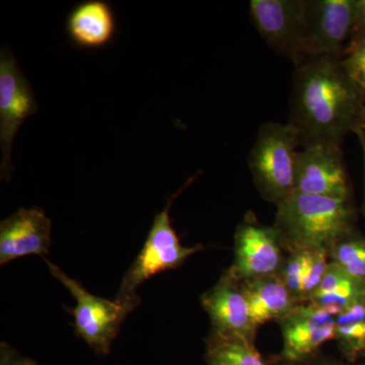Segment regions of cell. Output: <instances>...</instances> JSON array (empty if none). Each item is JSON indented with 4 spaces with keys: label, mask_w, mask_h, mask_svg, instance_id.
Listing matches in <instances>:
<instances>
[{
    "label": "cell",
    "mask_w": 365,
    "mask_h": 365,
    "mask_svg": "<svg viewBox=\"0 0 365 365\" xmlns=\"http://www.w3.org/2000/svg\"><path fill=\"white\" fill-rule=\"evenodd\" d=\"M52 222L40 208H21L0 223V265L37 255L51 246Z\"/></svg>",
    "instance_id": "13"
},
{
    "label": "cell",
    "mask_w": 365,
    "mask_h": 365,
    "mask_svg": "<svg viewBox=\"0 0 365 365\" xmlns=\"http://www.w3.org/2000/svg\"><path fill=\"white\" fill-rule=\"evenodd\" d=\"M38 112L32 86L18 66L14 53L6 46L0 51V146L1 180H9L14 170V136L24 122Z\"/></svg>",
    "instance_id": "7"
},
{
    "label": "cell",
    "mask_w": 365,
    "mask_h": 365,
    "mask_svg": "<svg viewBox=\"0 0 365 365\" xmlns=\"http://www.w3.org/2000/svg\"><path fill=\"white\" fill-rule=\"evenodd\" d=\"M341 63L353 83L365 95V41L347 53Z\"/></svg>",
    "instance_id": "21"
},
{
    "label": "cell",
    "mask_w": 365,
    "mask_h": 365,
    "mask_svg": "<svg viewBox=\"0 0 365 365\" xmlns=\"http://www.w3.org/2000/svg\"><path fill=\"white\" fill-rule=\"evenodd\" d=\"M200 302L210 318L211 331L256 342L258 329L252 322L242 282L230 268L210 289L201 295Z\"/></svg>",
    "instance_id": "12"
},
{
    "label": "cell",
    "mask_w": 365,
    "mask_h": 365,
    "mask_svg": "<svg viewBox=\"0 0 365 365\" xmlns=\"http://www.w3.org/2000/svg\"><path fill=\"white\" fill-rule=\"evenodd\" d=\"M365 41V0H356L355 4L354 16H353L351 29H350L349 38L343 54L354 49L356 46Z\"/></svg>",
    "instance_id": "22"
},
{
    "label": "cell",
    "mask_w": 365,
    "mask_h": 365,
    "mask_svg": "<svg viewBox=\"0 0 365 365\" xmlns=\"http://www.w3.org/2000/svg\"><path fill=\"white\" fill-rule=\"evenodd\" d=\"M356 0H307L302 56L340 59L349 38Z\"/></svg>",
    "instance_id": "9"
},
{
    "label": "cell",
    "mask_w": 365,
    "mask_h": 365,
    "mask_svg": "<svg viewBox=\"0 0 365 365\" xmlns=\"http://www.w3.org/2000/svg\"><path fill=\"white\" fill-rule=\"evenodd\" d=\"M205 343L206 365H287L278 355L264 356L255 341L240 336L210 331Z\"/></svg>",
    "instance_id": "18"
},
{
    "label": "cell",
    "mask_w": 365,
    "mask_h": 365,
    "mask_svg": "<svg viewBox=\"0 0 365 365\" xmlns=\"http://www.w3.org/2000/svg\"><path fill=\"white\" fill-rule=\"evenodd\" d=\"M0 365H40L30 357L23 356L14 347L2 342L0 344Z\"/></svg>",
    "instance_id": "23"
},
{
    "label": "cell",
    "mask_w": 365,
    "mask_h": 365,
    "mask_svg": "<svg viewBox=\"0 0 365 365\" xmlns=\"http://www.w3.org/2000/svg\"><path fill=\"white\" fill-rule=\"evenodd\" d=\"M69 37L81 47L97 48L112 40L116 21L111 6L102 0H90L72 9L67 19Z\"/></svg>",
    "instance_id": "15"
},
{
    "label": "cell",
    "mask_w": 365,
    "mask_h": 365,
    "mask_svg": "<svg viewBox=\"0 0 365 365\" xmlns=\"http://www.w3.org/2000/svg\"><path fill=\"white\" fill-rule=\"evenodd\" d=\"M289 249L275 225H266L248 211L235 232V259L230 269L241 281L279 274Z\"/></svg>",
    "instance_id": "6"
},
{
    "label": "cell",
    "mask_w": 365,
    "mask_h": 365,
    "mask_svg": "<svg viewBox=\"0 0 365 365\" xmlns=\"http://www.w3.org/2000/svg\"><path fill=\"white\" fill-rule=\"evenodd\" d=\"M294 66L288 123L299 133L302 148L340 145L348 132L365 128V95L341 59L304 57Z\"/></svg>",
    "instance_id": "1"
},
{
    "label": "cell",
    "mask_w": 365,
    "mask_h": 365,
    "mask_svg": "<svg viewBox=\"0 0 365 365\" xmlns=\"http://www.w3.org/2000/svg\"><path fill=\"white\" fill-rule=\"evenodd\" d=\"M299 365H365V362L364 364H351V362L346 361L344 359H337L336 357L324 354V353L319 351Z\"/></svg>",
    "instance_id": "24"
},
{
    "label": "cell",
    "mask_w": 365,
    "mask_h": 365,
    "mask_svg": "<svg viewBox=\"0 0 365 365\" xmlns=\"http://www.w3.org/2000/svg\"><path fill=\"white\" fill-rule=\"evenodd\" d=\"M364 118H365V113H364Z\"/></svg>",
    "instance_id": "26"
},
{
    "label": "cell",
    "mask_w": 365,
    "mask_h": 365,
    "mask_svg": "<svg viewBox=\"0 0 365 365\" xmlns=\"http://www.w3.org/2000/svg\"><path fill=\"white\" fill-rule=\"evenodd\" d=\"M307 0H251L250 18L269 47L297 64L304 58Z\"/></svg>",
    "instance_id": "8"
},
{
    "label": "cell",
    "mask_w": 365,
    "mask_h": 365,
    "mask_svg": "<svg viewBox=\"0 0 365 365\" xmlns=\"http://www.w3.org/2000/svg\"><path fill=\"white\" fill-rule=\"evenodd\" d=\"M277 323L283 337L278 356L287 365L302 364L321 351L326 342L335 340V317L309 302H302Z\"/></svg>",
    "instance_id": "11"
},
{
    "label": "cell",
    "mask_w": 365,
    "mask_h": 365,
    "mask_svg": "<svg viewBox=\"0 0 365 365\" xmlns=\"http://www.w3.org/2000/svg\"><path fill=\"white\" fill-rule=\"evenodd\" d=\"M46 263L53 277L63 284L76 299V307L68 312L74 317L76 336L97 354H109L125 319L138 306L91 294L78 280L69 277L51 262L46 260Z\"/></svg>",
    "instance_id": "5"
},
{
    "label": "cell",
    "mask_w": 365,
    "mask_h": 365,
    "mask_svg": "<svg viewBox=\"0 0 365 365\" xmlns=\"http://www.w3.org/2000/svg\"><path fill=\"white\" fill-rule=\"evenodd\" d=\"M330 259L325 252L290 250L279 272L281 279L300 302H309L318 289Z\"/></svg>",
    "instance_id": "16"
},
{
    "label": "cell",
    "mask_w": 365,
    "mask_h": 365,
    "mask_svg": "<svg viewBox=\"0 0 365 365\" xmlns=\"http://www.w3.org/2000/svg\"><path fill=\"white\" fill-rule=\"evenodd\" d=\"M335 341L346 361L365 359V299L335 317Z\"/></svg>",
    "instance_id": "19"
},
{
    "label": "cell",
    "mask_w": 365,
    "mask_h": 365,
    "mask_svg": "<svg viewBox=\"0 0 365 365\" xmlns=\"http://www.w3.org/2000/svg\"><path fill=\"white\" fill-rule=\"evenodd\" d=\"M351 198L307 195L294 192L277 206L276 228L287 248L330 253L336 242L354 230Z\"/></svg>",
    "instance_id": "2"
},
{
    "label": "cell",
    "mask_w": 365,
    "mask_h": 365,
    "mask_svg": "<svg viewBox=\"0 0 365 365\" xmlns=\"http://www.w3.org/2000/svg\"><path fill=\"white\" fill-rule=\"evenodd\" d=\"M193 180L194 178H191L181 190L173 195L165 208L155 216L140 253L125 273L116 299L139 306L141 299L137 294V289L140 285L157 274L181 267L192 255L203 249L201 245L182 246L176 230L173 228L170 216V206L175 199Z\"/></svg>",
    "instance_id": "4"
},
{
    "label": "cell",
    "mask_w": 365,
    "mask_h": 365,
    "mask_svg": "<svg viewBox=\"0 0 365 365\" xmlns=\"http://www.w3.org/2000/svg\"><path fill=\"white\" fill-rule=\"evenodd\" d=\"M329 259L365 284V239L355 230L336 242L329 253Z\"/></svg>",
    "instance_id": "20"
},
{
    "label": "cell",
    "mask_w": 365,
    "mask_h": 365,
    "mask_svg": "<svg viewBox=\"0 0 365 365\" xmlns=\"http://www.w3.org/2000/svg\"><path fill=\"white\" fill-rule=\"evenodd\" d=\"M294 192L307 195L351 198L340 145L317 143L299 151Z\"/></svg>",
    "instance_id": "10"
},
{
    "label": "cell",
    "mask_w": 365,
    "mask_h": 365,
    "mask_svg": "<svg viewBox=\"0 0 365 365\" xmlns=\"http://www.w3.org/2000/svg\"><path fill=\"white\" fill-rule=\"evenodd\" d=\"M357 135L359 137L360 143H361L362 151H364V168H365V128L359 129L356 132ZM364 213H365V201H364Z\"/></svg>",
    "instance_id": "25"
},
{
    "label": "cell",
    "mask_w": 365,
    "mask_h": 365,
    "mask_svg": "<svg viewBox=\"0 0 365 365\" xmlns=\"http://www.w3.org/2000/svg\"><path fill=\"white\" fill-rule=\"evenodd\" d=\"M299 133L289 123L267 122L257 133L248 158L255 186L264 200L277 207L294 193Z\"/></svg>",
    "instance_id": "3"
},
{
    "label": "cell",
    "mask_w": 365,
    "mask_h": 365,
    "mask_svg": "<svg viewBox=\"0 0 365 365\" xmlns=\"http://www.w3.org/2000/svg\"><path fill=\"white\" fill-rule=\"evenodd\" d=\"M242 282L252 322L257 329L268 322H277L304 302L292 294L279 274Z\"/></svg>",
    "instance_id": "14"
},
{
    "label": "cell",
    "mask_w": 365,
    "mask_h": 365,
    "mask_svg": "<svg viewBox=\"0 0 365 365\" xmlns=\"http://www.w3.org/2000/svg\"><path fill=\"white\" fill-rule=\"evenodd\" d=\"M365 299V284L330 262L321 284L309 302L331 316Z\"/></svg>",
    "instance_id": "17"
}]
</instances>
